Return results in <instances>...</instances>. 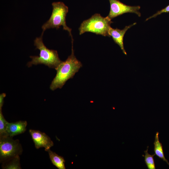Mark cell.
I'll list each match as a JSON object with an SVG mask.
<instances>
[{"label": "cell", "instance_id": "6da1fadb", "mask_svg": "<svg viewBox=\"0 0 169 169\" xmlns=\"http://www.w3.org/2000/svg\"><path fill=\"white\" fill-rule=\"evenodd\" d=\"M71 54L64 61H62L55 69L56 74L50 86L52 90L61 89L66 81L73 78L75 74L82 67L81 63L74 55L73 47V39H72Z\"/></svg>", "mask_w": 169, "mask_h": 169}, {"label": "cell", "instance_id": "7a4b0ae2", "mask_svg": "<svg viewBox=\"0 0 169 169\" xmlns=\"http://www.w3.org/2000/svg\"><path fill=\"white\" fill-rule=\"evenodd\" d=\"M43 35L37 37L34 41V45L36 49L40 51L38 56H30L32 60L28 62V67L33 65L44 64L49 67L55 69L62 62L59 59L57 51L48 49L43 41Z\"/></svg>", "mask_w": 169, "mask_h": 169}, {"label": "cell", "instance_id": "3957f363", "mask_svg": "<svg viewBox=\"0 0 169 169\" xmlns=\"http://www.w3.org/2000/svg\"><path fill=\"white\" fill-rule=\"evenodd\" d=\"M112 23L111 20L107 16L104 17L100 14L95 13L82 23L79 28V34L90 32L110 37L109 31Z\"/></svg>", "mask_w": 169, "mask_h": 169}, {"label": "cell", "instance_id": "277c9868", "mask_svg": "<svg viewBox=\"0 0 169 169\" xmlns=\"http://www.w3.org/2000/svg\"><path fill=\"white\" fill-rule=\"evenodd\" d=\"M53 10L51 15L49 19L42 26V34L47 29L55 28L59 29L61 26L64 30L67 31L71 38V29L66 24V17L68 12V8L61 2H54L52 3Z\"/></svg>", "mask_w": 169, "mask_h": 169}, {"label": "cell", "instance_id": "5b68a950", "mask_svg": "<svg viewBox=\"0 0 169 169\" xmlns=\"http://www.w3.org/2000/svg\"><path fill=\"white\" fill-rule=\"evenodd\" d=\"M12 137L8 136L0 138L1 162H4L22 154L23 150L19 141L14 140Z\"/></svg>", "mask_w": 169, "mask_h": 169}, {"label": "cell", "instance_id": "8992f818", "mask_svg": "<svg viewBox=\"0 0 169 169\" xmlns=\"http://www.w3.org/2000/svg\"><path fill=\"white\" fill-rule=\"evenodd\" d=\"M110 5L109 13L107 16L112 19L125 13H134L138 17L141 16L139 10L141 7L139 6H131L126 5L118 0H109Z\"/></svg>", "mask_w": 169, "mask_h": 169}, {"label": "cell", "instance_id": "52a82bcc", "mask_svg": "<svg viewBox=\"0 0 169 169\" xmlns=\"http://www.w3.org/2000/svg\"><path fill=\"white\" fill-rule=\"evenodd\" d=\"M29 132L36 149L44 147L45 150L48 151L54 146L53 141L45 133L32 129H30Z\"/></svg>", "mask_w": 169, "mask_h": 169}, {"label": "cell", "instance_id": "ba28073f", "mask_svg": "<svg viewBox=\"0 0 169 169\" xmlns=\"http://www.w3.org/2000/svg\"><path fill=\"white\" fill-rule=\"evenodd\" d=\"M136 23H135L129 26H126L123 29L117 28L115 29L111 27L110 29L109 33L110 36L112 37L115 43L120 46L123 53L125 55H127V53L124 46V37L126 31Z\"/></svg>", "mask_w": 169, "mask_h": 169}, {"label": "cell", "instance_id": "9c48e42d", "mask_svg": "<svg viewBox=\"0 0 169 169\" xmlns=\"http://www.w3.org/2000/svg\"><path fill=\"white\" fill-rule=\"evenodd\" d=\"M27 123L26 121H19L15 122H7V133L8 136H13L24 133L26 130Z\"/></svg>", "mask_w": 169, "mask_h": 169}, {"label": "cell", "instance_id": "30bf717a", "mask_svg": "<svg viewBox=\"0 0 169 169\" xmlns=\"http://www.w3.org/2000/svg\"><path fill=\"white\" fill-rule=\"evenodd\" d=\"M49 156L52 163L59 169H65V160L64 158L49 149L48 151Z\"/></svg>", "mask_w": 169, "mask_h": 169}, {"label": "cell", "instance_id": "8fae6325", "mask_svg": "<svg viewBox=\"0 0 169 169\" xmlns=\"http://www.w3.org/2000/svg\"><path fill=\"white\" fill-rule=\"evenodd\" d=\"M159 132H157L155 137V141L154 142V151L155 154L159 158L165 161L169 166V163L164 156L162 145L159 140Z\"/></svg>", "mask_w": 169, "mask_h": 169}, {"label": "cell", "instance_id": "7c38bea8", "mask_svg": "<svg viewBox=\"0 0 169 169\" xmlns=\"http://www.w3.org/2000/svg\"><path fill=\"white\" fill-rule=\"evenodd\" d=\"M2 167L6 169H21L19 156H16L3 163Z\"/></svg>", "mask_w": 169, "mask_h": 169}, {"label": "cell", "instance_id": "4fadbf2b", "mask_svg": "<svg viewBox=\"0 0 169 169\" xmlns=\"http://www.w3.org/2000/svg\"><path fill=\"white\" fill-rule=\"evenodd\" d=\"M148 146L147 147V149L144 152L145 153L144 155L145 162L146 166L148 169H155L156 167L154 156L155 155L154 154L151 155L148 152Z\"/></svg>", "mask_w": 169, "mask_h": 169}, {"label": "cell", "instance_id": "5bb4252c", "mask_svg": "<svg viewBox=\"0 0 169 169\" xmlns=\"http://www.w3.org/2000/svg\"><path fill=\"white\" fill-rule=\"evenodd\" d=\"M7 122L3 115L2 109H0V138L8 136L7 133Z\"/></svg>", "mask_w": 169, "mask_h": 169}, {"label": "cell", "instance_id": "9a60e30c", "mask_svg": "<svg viewBox=\"0 0 169 169\" xmlns=\"http://www.w3.org/2000/svg\"><path fill=\"white\" fill-rule=\"evenodd\" d=\"M169 12V5L167 6L165 8L162 9L160 11H158L156 13L154 14L152 16H150L147 19L146 21L149 19H151L152 18H155L158 15H159L163 13H168Z\"/></svg>", "mask_w": 169, "mask_h": 169}, {"label": "cell", "instance_id": "2e32d148", "mask_svg": "<svg viewBox=\"0 0 169 169\" xmlns=\"http://www.w3.org/2000/svg\"><path fill=\"white\" fill-rule=\"evenodd\" d=\"M6 96V94L3 93L0 95V109H2L4 103V99Z\"/></svg>", "mask_w": 169, "mask_h": 169}]
</instances>
